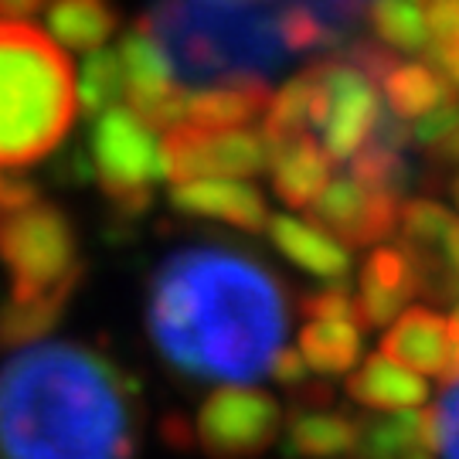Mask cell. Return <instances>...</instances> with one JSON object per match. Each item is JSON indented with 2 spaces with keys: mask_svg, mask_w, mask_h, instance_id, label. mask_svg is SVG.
<instances>
[{
  "mask_svg": "<svg viewBox=\"0 0 459 459\" xmlns=\"http://www.w3.org/2000/svg\"><path fill=\"white\" fill-rule=\"evenodd\" d=\"M126 92V79H123V65L119 55L106 48L85 51V65L75 79V99L85 116H96L102 109L116 106V99Z\"/></svg>",
  "mask_w": 459,
  "mask_h": 459,
  "instance_id": "cell-29",
  "label": "cell"
},
{
  "mask_svg": "<svg viewBox=\"0 0 459 459\" xmlns=\"http://www.w3.org/2000/svg\"><path fill=\"white\" fill-rule=\"evenodd\" d=\"M368 0H157L143 17L160 38L178 82L208 85L235 75L276 72L290 51L282 24L290 14H313L344 38Z\"/></svg>",
  "mask_w": 459,
  "mask_h": 459,
  "instance_id": "cell-3",
  "label": "cell"
},
{
  "mask_svg": "<svg viewBox=\"0 0 459 459\" xmlns=\"http://www.w3.org/2000/svg\"><path fill=\"white\" fill-rule=\"evenodd\" d=\"M164 178L174 184L197 178H248L269 167V140L263 130H204L195 123H178L160 140Z\"/></svg>",
  "mask_w": 459,
  "mask_h": 459,
  "instance_id": "cell-7",
  "label": "cell"
},
{
  "mask_svg": "<svg viewBox=\"0 0 459 459\" xmlns=\"http://www.w3.org/2000/svg\"><path fill=\"white\" fill-rule=\"evenodd\" d=\"M347 160H351V178L358 184H364L368 191L402 197V191L411 181L405 150L398 147H385V143H375V140H364Z\"/></svg>",
  "mask_w": 459,
  "mask_h": 459,
  "instance_id": "cell-28",
  "label": "cell"
},
{
  "mask_svg": "<svg viewBox=\"0 0 459 459\" xmlns=\"http://www.w3.org/2000/svg\"><path fill=\"white\" fill-rule=\"evenodd\" d=\"M41 197V187L21 174V167H0V212H17L28 208Z\"/></svg>",
  "mask_w": 459,
  "mask_h": 459,
  "instance_id": "cell-34",
  "label": "cell"
},
{
  "mask_svg": "<svg viewBox=\"0 0 459 459\" xmlns=\"http://www.w3.org/2000/svg\"><path fill=\"white\" fill-rule=\"evenodd\" d=\"M0 263L11 273V296H72L82 279L75 225L41 197L0 212Z\"/></svg>",
  "mask_w": 459,
  "mask_h": 459,
  "instance_id": "cell-5",
  "label": "cell"
},
{
  "mask_svg": "<svg viewBox=\"0 0 459 459\" xmlns=\"http://www.w3.org/2000/svg\"><path fill=\"white\" fill-rule=\"evenodd\" d=\"M436 426V453L443 459H459V377L446 385L439 405L432 409Z\"/></svg>",
  "mask_w": 459,
  "mask_h": 459,
  "instance_id": "cell-31",
  "label": "cell"
},
{
  "mask_svg": "<svg viewBox=\"0 0 459 459\" xmlns=\"http://www.w3.org/2000/svg\"><path fill=\"white\" fill-rule=\"evenodd\" d=\"M92 178L123 218H136L153 201V184L164 178L160 143L130 106H109L92 116L89 130Z\"/></svg>",
  "mask_w": 459,
  "mask_h": 459,
  "instance_id": "cell-6",
  "label": "cell"
},
{
  "mask_svg": "<svg viewBox=\"0 0 459 459\" xmlns=\"http://www.w3.org/2000/svg\"><path fill=\"white\" fill-rule=\"evenodd\" d=\"M456 130H459V102L456 99H446V102H439V106H432L429 113L415 116L409 126L411 143H419L426 153L439 147L443 140H449Z\"/></svg>",
  "mask_w": 459,
  "mask_h": 459,
  "instance_id": "cell-30",
  "label": "cell"
},
{
  "mask_svg": "<svg viewBox=\"0 0 459 459\" xmlns=\"http://www.w3.org/2000/svg\"><path fill=\"white\" fill-rule=\"evenodd\" d=\"M265 170L273 174V191L282 204L310 208V201L330 181L333 160L324 150V143H316L310 133H299V136H286V140L269 143V167Z\"/></svg>",
  "mask_w": 459,
  "mask_h": 459,
  "instance_id": "cell-16",
  "label": "cell"
},
{
  "mask_svg": "<svg viewBox=\"0 0 459 459\" xmlns=\"http://www.w3.org/2000/svg\"><path fill=\"white\" fill-rule=\"evenodd\" d=\"M347 394L371 411L419 409L429 398V385L422 375L409 371L405 364L375 354L347 377Z\"/></svg>",
  "mask_w": 459,
  "mask_h": 459,
  "instance_id": "cell-19",
  "label": "cell"
},
{
  "mask_svg": "<svg viewBox=\"0 0 459 459\" xmlns=\"http://www.w3.org/2000/svg\"><path fill=\"white\" fill-rule=\"evenodd\" d=\"M344 62H351L358 72H364V75L377 85L388 75V68H392L398 58H394V51L388 48V45H381L375 38V41H354V45H347Z\"/></svg>",
  "mask_w": 459,
  "mask_h": 459,
  "instance_id": "cell-33",
  "label": "cell"
},
{
  "mask_svg": "<svg viewBox=\"0 0 459 459\" xmlns=\"http://www.w3.org/2000/svg\"><path fill=\"white\" fill-rule=\"evenodd\" d=\"M170 204L184 214L195 218H214L235 229L263 231L269 221V208L259 187L235 178H197V181H181L170 191Z\"/></svg>",
  "mask_w": 459,
  "mask_h": 459,
  "instance_id": "cell-12",
  "label": "cell"
},
{
  "mask_svg": "<svg viewBox=\"0 0 459 459\" xmlns=\"http://www.w3.org/2000/svg\"><path fill=\"white\" fill-rule=\"evenodd\" d=\"M313 72H316L313 130H320L324 136L330 160H347L368 140L371 123L381 109L377 85L344 58L313 62Z\"/></svg>",
  "mask_w": 459,
  "mask_h": 459,
  "instance_id": "cell-10",
  "label": "cell"
},
{
  "mask_svg": "<svg viewBox=\"0 0 459 459\" xmlns=\"http://www.w3.org/2000/svg\"><path fill=\"white\" fill-rule=\"evenodd\" d=\"M269 375L276 377L282 388L296 392V388H303L313 377V368L307 364V358L299 354V347H282L276 354V361H273V368H269Z\"/></svg>",
  "mask_w": 459,
  "mask_h": 459,
  "instance_id": "cell-35",
  "label": "cell"
},
{
  "mask_svg": "<svg viewBox=\"0 0 459 459\" xmlns=\"http://www.w3.org/2000/svg\"><path fill=\"white\" fill-rule=\"evenodd\" d=\"M411 296H419V282H415V269H411L409 255L398 246L371 248L361 265L358 296H354L364 330L392 324L394 316L405 310Z\"/></svg>",
  "mask_w": 459,
  "mask_h": 459,
  "instance_id": "cell-13",
  "label": "cell"
},
{
  "mask_svg": "<svg viewBox=\"0 0 459 459\" xmlns=\"http://www.w3.org/2000/svg\"><path fill=\"white\" fill-rule=\"evenodd\" d=\"M164 439L170 446H178V449H187V446L195 443V429H191V422L181 419V415H167L164 419Z\"/></svg>",
  "mask_w": 459,
  "mask_h": 459,
  "instance_id": "cell-36",
  "label": "cell"
},
{
  "mask_svg": "<svg viewBox=\"0 0 459 459\" xmlns=\"http://www.w3.org/2000/svg\"><path fill=\"white\" fill-rule=\"evenodd\" d=\"M354 453L361 459H436L432 411L398 409L392 415L364 419Z\"/></svg>",
  "mask_w": 459,
  "mask_h": 459,
  "instance_id": "cell-18",
  "label": "cell"
},
{
  "mask_svg": "<svg viewBox=\"0 0 459 459\" xmlns=\"http://www.w3.org/2000/svg\"><path fill=\"white\" fill-rule=\"evenodd\" d=\"M313 113H316V72L313 65H307L276 96H269L263 113V136L269 143H276L286 136L310 133Z\"/></svg>",
  "mask_w": 459,
  "mask_h": 459,
  "instance_id": "cell-24",
  "label": "cell"
},
{
  "mask_svg": "<svg viewBox=\"0 0 459 459\" xmlns=\"http://www.w3.org/2000/svg\"><path fill=\"white\" fill-rule=\"evenodd\" d=\"M459 377V316L449 320V358H446V368L443 375H439V385H453Z\"/></svg>",
  "mask_w": 459,
  "mask_h": 459,
  "instance_id": "cell-37",
  "label": "cell"
},
{
  "mask_svg": "<svg viewBox=\"0 0 459 459\" xmlns=\"http://www.w3.org/2000/svg\"><path fill=\"white\" fill-rule=\"evenodd\" d=\"M116 55H119L123 79H126V92L123 96H136V92H150V89H160V85L174 82L170 58H167L160 38L150 31L147 21H140L133 31L123 34Z\"/></svg>",
  "mask_w": 459,
  "mask_h": 459,
  "instance_id": "cell-25",
  "label": "cell"
},
{
  "mask_svg": "<svg viewBox=\"0 0 459 459\" xmlns=\"http://www.w3.org/2000/svg\"><path fill=\"white\" fill-rule=\"evenodd\" d=\"M282 432V405L255 388H218L197 409L195 436L212 459H255Z\"/></svg>",
  "mask_w": 459,
  "mask_h": 459,
  "instance_id": "cell-8",
  "label": "cell"
},
{
  "mask_svg": "<svg viewBox=\"0 0 459 459\" xmlns=\"http://www.w3.org/2000/svg\"><path fill=\"white\" fill-rule=\"evenodd\" d=\"M398 248L409 255L419 296L429 303H456L459 296V218L432 197L398 208Z\"/></svg>",
  "mask_w": 459,
  "mask_h": 459,
  "instance_id": "cell-9",
  "label": "cell"
},
{
  "mask_svg": "<svg viewBox=\"0 0 459 459\" xmlns=\"http://www.w3.org/2000/svg\"><path fill=\"white\" fill-rule=\"evenodd\" d=\"M147 327L178 371L246 385L269 375L290 307L282 282L255 259L225 246H191L153 273Z\"/></svg>",
  "mask_w": 459,
  "mask_h": 459,
  "instance_id": "cell-1",
  "label": "cell"
},
{
  "mask_svg": "<svg viewBox=\"0 0 459 459\" xmlns=\"http://www.w3.org/2000/svg\"><path fill=\"white\" fill-rule=\"evenodd\" d=\"M453 316H459V296H456V313H453Z\"/></svg>",
  "mask_w": 459,
  "mask_h": 459,
  "instance_id": "cell-40",
  "label": "cell"
},
{
  "mask_svg": "<svg viewBox=\"0 0 459 459\" xmlns=\"http://www.w3.org/2000/svg\"><path fill=\"white\" fill-rule=\"evenodd\" d=\"M371 34L381 45L405 55H419L429 45L426 0H371L364 7Z\"/></svg>",
  "mask_w": 459,
  "mask_h": 459,
  "instance_id": "cell-26",
  "label": "cell"
},
{
  "mask_svg": "<svg viewBox=\"0 0 459 459\" xmlns=\"http://www.w3.org/2000/svg\"><path fill=\"white\" fill-rule=\"evenodd\" d=\"M269 85L259 75H235L218 82L201 85L197 92H187L184 102V123H195L204 130H235L263 119L269 102Z\"/></svg>",
  "mask_w": 459,
  "mask_h": 459,
  "instance_id": "cell-14",
  "label": "cell"
},
{
  "mask_svg": "<svg viewBox=\"0 0 459 459\" xmlns=\"http://www.w3.org/2000/svg\"><path fill=\"white\" fill-rule=\"evenodd\" d=\"M7 459H133L136 385L82 344H28L0 368Z\"/></svg>",
  "mask_w": 459,
  "mask_h": 459,
  "instance_id": "cell-2",
  "label": "cell"
},
{
  "mask_svg": "<svg viewBox=\"0 0 459 459\" xmlns=\"http://www.w3.org/2000/svg\"><path fill=\"white\" fill-rule=\"evenodd\" d=\"M299 310L307 313V316H351V320H358V324H361L358 303H354V296L347 293L341 282H330L327 290L307 293L303 299H299Z\"/></svg>",
  "mask_w": 459,
  "mask_h": 459,
  "instance_id": "cell-32",
  "label": "cell"
},
{
  "mask_svg": "<svg viewBox=\"0 0 459 459\" xmlns=\"http://www.w3.org/2000/svg\"><path fill=\"white\" fill-rule=\"evenodd\" d=\"M48 34L68 51H96L116 34L119 17L106 0H48Z\"/></svg>",
  "mask_w": 459,
  "mask_h": 459,
  "instance_id": "cell-21",
  "label": "cell"
},
{
  "mask_svg": "<svg viewBox=\"0 0 459 459\" xmlns=\"http://www.w3.org/2000/svg\"><path fill=\"white\" fill-rule=\"evenodd\" d=\"M456 167H459V160H456Z\"/></svg>",
  "mask_w": 459,
  "mask_h": 459,
  "instance_id": "cell-41",
  "label": "cell"
},
{
  "mask_svg": "<svg viewBox=\"0 0 459 459\" xmlns=\"http://www.w3.org/2000/svg\"><path fill=\"white\" fill-rule=\"evenodd\" d=\"M48 0H0V21H24L38 14Z\"/></svg>",
  "mask_w": 459,
  "mask_h": 459,
  "instance_id": "cell-38",
  "label": "cell"
},
{
  "mask_svg": "<svg viewBox=\"0 0 459 459\" xmlns=\"http://www.w3.org/2000/svg\"><path fill=\"white\" fill-rule=\"evenodd\" d=\"M398 208H402L398 195L368 191L364 184H358L347 174V178H330L307 212H310L313 225L330 231L347 248H368L394 235Z\"/></svg>",
  "mask_w": 459,
  "mask_h": 459,
  "instance_id": "cell-11",
  "label": "cell"
},
{
  "mask_svg": "<svg viewBox=\"0 0 459 459\" xmlns=\"http://www.w3.org/2000/svg\"><path fill=\"white\" fill-rule=\"evenodd\" d=\"M377 85L385 89V106L394 116H402L405 123L429 113L432 106H439L446 99H456V89L429 62H394Z\"/></svg>",
  "mask_w": 459,
  "mask_h": 459,
  "instance_id": "cell-23",
  "label": "cell"
},
{
  "mask_svg": "<svg viewBox=\"0 0 459 459\" xmlns=\"http://www.w3.org/2000/svg\"><path fill=\"white\" fill-rule=\"evenodd\" d=\"M72 296H11L0 303V347H28L58 327Z\"/></svg>",
  "mask_w": 459,
  "mask_h": 459,
  "instance_id": "cell-27",
  "label": "cell"
},
{
  "mask_svg": "<svg viewBox=\"0 0 459 459\" xmlns=\"http://www.w3.org/2000/svg\"><path fill=\"white\" fill-rule=\"evenodd\" d=\"M364 327L351 316H310L299 333V354L313 375H347L361 358Z\"/></svg>",
  "mask_w": 459,
  "mask_h": 459,
  "instance_id": "cell-22",
  "label": "cell"
},
{
  "mask_svg": "<svg viewBox=\"0 0 459 459\" xmlns=\"http://www.w3.org/2000/svg\"><path fill=\"white\" fill-rule=\"evenodd\" d=\"M265 231H269L273 246L310 276L344 282L351 273V248L313 221H299L293 214H269Z\"/></svg>",
  "mask_w": 459,
  "mask_h": 459,
  "instance_id": "cell-17",
  "label": "cell"
},
{
  "mask_svg": "<svg viewBox=\"0 0 459 459\" xmlns=\"http://www.w3.org/2000/svg\"><path fill=\"white\" fill-rule=\"evenodd\" d=\"M361 422L330 405L299 409L286 426V453L303 459H337L351 456L358 449Z\"/></svg>",
  "mask_w": 459,
  "mask_h": 459,
  "instance_id": "cell-20",
  "label": "cell"
},
{
  "mask_svg": "<svg viewBox=\"0 0 459 459\" xmlns=\"http://www.w3.org/2000/svg\"><path fill=\"white\" fill-rule=\"evenodd\" d=\"M453 197H456V204H459V178L453 181Z\"/></svg>",
  "mask_w": 459,
  "mask_h": 459,
  "instance_id": "cell-39",
  "label": "cell"
},
{
  "mask_svg": "<svg viewBox=\"0 0 459 459\" xmlns=\"http://www.w3.org/2000/svg\"><path fill=\"white\" fill-rule=\"evenodd\" d=\"M79 113L65 48L34 24L0 21V167H31L62 147Z\"/></svg>",
  "mask_w": 459,
  "mask_h": 459,
  "instance_id": "cell-4",
  "label": "cell"
},
{
  "mask_svg": "<svg viewBox=\"0 0 459 459\" xmlns=\"http://www.w3.org/2000/svg\"><path fill=\"white\" fill-rule=\"evenodd\" d=\"M381 354L405 364L415 375L439 377L449 358V320L432 307L402 310L381 337Z\"/></svg>",
  "mask_w": 459,
  "mask_h": 459,
  "instance_id": "cell-15",
  "label": "cell"
}]
</instances>
